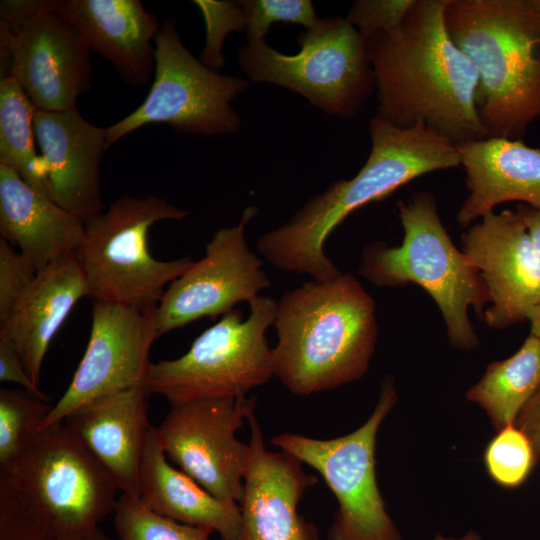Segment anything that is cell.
<instances>
[{"instance_id": "603a6c76", "label": "cell", "mask_w": 540, "mask_h": 540, "mask_svg": "<svg viewBox=\"0 0 540 540\" xmlns=\"http://www.w3.org/2000/svg\"><path fill=\"white\" fill-rule=\"evenodd\" d=\"M84 222L26 184L0 164V234L37 272L72 254Z\"/></svg>"}, {"instance_id": "f546056e", "label": "cell", "mask_w": 540, "mask_h": 540, "mask_svg": "<svg viewBox=\"0 0 540 540\" xmlns=\"http://www.w3.org/2000/svg\"><path fill=\"white\" fill-rule=\"evenodd\" d=\"M206 26L200 61L219 72L224 66L223 43L233 31H245L246 18L242 1L196 0Z\"/></svg>"}, {"instance_id": "4dcf8cb0", "label": "cell", "mask_w": 540, "mask_h": 540, "mask_svg": "<svg viewBox=\"0 0 540 540\" xmlns=\"http://www.w3.org/2000/svg\"><path fill=\"white\" fill-rule=\"evenodd\" d=\"M247 43L263 41L276 22L299 24L306 29L319 20L310 0H245Z\"/></svg>"}, {"instance_id": "e0dca14e", "label": "cell", "mask_w": 540, "mask_h": 540, "mask_svg": "<svg viewBox=\"0 0 540 540\" xmlns=\"http://www.w3.org/2000/svg\"><path fill=\"white\" fill-rule=\"evenodd\" d=\"M34 133L46 196L84 223L102 212L100 162L107 128L90 123L74 107L36 110Z\"/></svg>"}, {"instance_id": "277c9868", "label": "cell", "mask_w": 540, "mask_h": 540, "mask_svg": "<svg viewBox=\"0 0 540 540\" xmlns=\"http://www.w3.org/2000/svg\"><path fill=\"white\" fill-rule=\"evenodd\" d=\"M445 25L478 73L487 137L521 140L540 118V12L529 0H450Z\"/></svg>"}, {"instance_id": "7402d4cb", "label": "cell", "mask_w": 540, "mask_h": 540, "mask_svg": "<svg viewBox=\"0 0 540 540\" xmlns=\"http://www.w3.org/2000/svg\"><path fill=\"white\" fill-rule=\"evenodd\" d=\"M85 296L87 283L72 253L37 272L25 294L0 322V336L14 345L35 385L52 339Z\"/></svg>"}, {"instance_id": "ba28073f", "label": "cell", "mask_w": 540, "mask_h": 540, "mask_svg": "<svg viewBox=\"0 0 540 540\" xmlns=\"http://www.w3.org/2000/svg\"><path fill=\"white\" fill-rule=\"evenodd\" d=\"M298 53L283 54L265 40L247 43L237 61L254 82L291 90L330 116L352 118L375 90L366 41L346 17L319 18L299 34Z\"/></svg>"}, {"instance_id": "4316f807", "label": "cell", "mask_w": 540, "mask_h": 540, "mask_svg": "<svg viewBox=\"0 0 540 540\" xmlns=\"http://www.w3.org/2000/svg\"><path fill=\"white\" fill-rule=\"evenodd\" d=\"M113 514L119 540H209L213 532L159 515L127 494L118 497Z\"/></svg>"}, {"instance_id": "ffe728a7", "label": "cell", "mask_w": 540, "mask_h": 540, "mask_svg": "<svg viewBox=\"0 0 540 540\" xmlns=\"http://www.w3.org/2000/svg\"><path fill=\"white\" fill-rule=\"evenodd\" d=\"M53 9L78 31L91 53L110 62L127 83L149 80L162 23L140 1L53 0Z\"/></svg>"}, {"instance_id": "d6986e66", "label": "cell", "mask_w": 540, "mask_h": 540, "mask_svg": "<svg viewBox=\"0 0 540 540\" xmlns=\"http://www.w3.org/2000/svg\"><path fill=\"white\" fill-rule=\"evenodd\" d=\"M149 392L131 388L87 403L64 420L67 428L122 494L139 497V475L151 425Z\"/></svg>"}, {"instance_id": "d590c367", "label": "cell", "mask_w": 540, "mask_h": 540, "mask_svg": "<svg viewBox=\"0 0 540 540\" xmlns=\"http://www.w3.org/2000/svg\"><path fill=\"white\" fill-rule=\"evenodd\" d=\"M515 425L530 440L535 461L540 460V388L518 415Z\"/></svg>"}, {"instance_id": "836d02e7", "label": "cell", "mask_w": 540, "mask_h": 540, "mask_svg": "<svg viewBox=\"0 0 540 540\" xmlns=\"http://www.w3.org/2000/svg\"><path fill=\"white\" fill-rule=\"evenodd\" d=\"M0 540H54L14 492L2 482H0Z\"/></svg>"}, {"instance_id": "5bb4252c", "label": "cell", "mask_w": 540, "mask_h": 540, "mask_svg": "<svg viewBox=\"0 0 540 540\" xmlns=\"http://www.w3.org/2000/svg\"><path fill=\"white\" fill-rule=\"evenodd\" d=\"M156 309L93 301L86 351L41 428L63 422L70 413L96 399L145 387L150 348L158 338Z\"/></svg>"}, {"instance_id": "cb8c5ba5", "label": "cell", "mask_w": 540, "mask_h": 540, "mask_svg": "<svg viewBox=\"0 0 540 540\" xmlns=\"http://www.w3.org/2000/svg\"><path fill=\"white\" fill-rule=\"evenodd\" d=\"M139 498L153 512L183 524L209 528L222 540L240 538L239 504L215 497L185 472L172 467L153 426L141 461Z\"/></svg>"}, {"instance_id": "4fadbf2b", "label": "cell", "mask_w": 540, "mask_h": 540, "mask_svg": "<svg viewBox=\"0 0 540 540\" xmlns=\"http://www.w3.org/2000/svg\"><path fill=\"white\" fill-rule=\"evenodd\" d=\"M257 212L248 206L238 225L217 230L204 256L168 285L156 309L158 338L200 318L224 315L271 287L264 263L250 250L245 235Z\"/></svg>"}, {"instance_id": "6da1fadb", "label": "cell", "mask_w": 540, "mask_h": 540, "mask_svg": "<svg viewBox=\"0 0 540 540\" xmlns=\"http://www.w3.org/2000/svg\"><path fill=\"white\" fill-rule=\"evenodd\" d=\"M450 0H416L402 25L366 40L376 115L423 125L455 144L487 138L476 110L478 73L445 25Z\"/></svg>"}, {"instance_id": "30bf717a", "label": "cell", "mask_w": 540, "mask_h": 540, "mask_svg": "<svg viewBox=\"0 0 540 540\" xmlns=\"http://www.w3.org/2000/svg\"><path fill=\"white\" fill-rule=\"evenodd\" d=\"M154 80L144 101L107 127L106 149L135 130L164 124L176 132L216 136L234 134L241 117L232 101L249 81L207 67L185 47L174 18L166 19L155 39Z\"/></svg>"}, {"instance_id": "d4e9b609", "label": "cell", "mask_w": 540, "mask_h": 540, "mask_svg": "<svg viewBox=\"0 0 540 540\" xmlns=\"http://www.w3.org/2000/svg\"><path fill=\"white\" fill-rule=\"evenodd\" d=\"M540 388V340L529 334L509 358L491 363L467 392L499 431L516 419Z\"/></svg>"}, {"instance_id": "9a60e30c", "label": "cell", "mask_w": 540, "mask_h": 540, "mask_svg": "<svg viewBox=\"0 0 540 540\" xmlns=\"http://www.w3.org/2000/svg\"><path fill=\"white\" fill-rule=\"evenodd\" d=\"M0 33L10 46V76L37 110L74 108L91 89V51L53 1L40 0L34 13L15 23L0 21Z\"/></svg>"}, {"instance_id": "f1b7e54d", "label": "cell", "mask_w": 540, "mask_h": 540, "mask_svg": "<svg viewBox=\"0 0 540 540\" xmlns=\"http://www.w3.org/2000/svg\"><path fill=\"white\" fill-rule=\"evenodd\" d=\"M484 460L492 479L506 488L521 485L536 463L530 440L515 424L498 431L486 448Z\"/></svg>"}, {"instance_id": "e575fe53", "label": "cell", "mask_w": 540, "mask_h": 540, "mask_svg": "<svg viewBox=\"0 0 540 540\" xmlns=\"http://www.w3.org/2000/svg\"><path fill=\"white\" fill-rule=\"evenodd\" d=\"M0 380L17 383L36 397L49 401L48 396L29 377L14 345L3 336H0Z\"/></svg>"}, {"instance_id": "3957f363", "label": "cell", "mask_w": 540, "mask_h": 540, "mask_svg": "<svg viewBox=\"0 0 540 540\" xmlns=\"http://www.w3.org/2000/svg\"><path fill=\"white\" fill-rule=\"evenodd\" d=\"M274 376L294 395L360 379L374 354L376 304L351 273L285 292L276 301Z\"/></svg>"}, {"instance_id": "52a82bcc", "label": "cell", "mask_w": 540, "mask_h": 540, "mask_svg": "<svg viewBox=\"0 0 540 540\" xmlns=\"http://www.w3.org/2000/svg\"><path fill=\"white\" fill-rule=\"evenodd\" d=\"M7 485L54 539L78 536L114 512L119 491L64 422L39 429L0 468Z\"/></svg>"}, {"instance_id": "5b68a950", "label": "cell", "mask_w": 540, "mask_h": 540, "mask_svg": "<svg viewBox=\"0 0 540 540\" xmlns=\"http://www.w3.org/2000/svg\"><path fill=\"white\" fill-rule=\"evenodd\" d=\"M397 209L402 243L367 244L358 273L378 287L420 286L440 310L450 344L461 350L475 349L479 338L468 311L472 308L483 318L490 302L481 274L453 244L431 192L413 193L398 201Z\"/></svg>"}, {"instance_id": "8fae6325", "label": "cell", "mask_w": 540, "mask_h": 540, "mask_svg": "<svg viewBox=\"0 0 540 540\" xmlns=\"http://www.w3.org/2000/svg\"><path fill=\"white\" fill-rule=\"evenodd\" d=\"M396 401L393 379L387 375L373 413L352 433L325 440L282 433L271 439L273 445L315 469L335 495L338 510L329 540H403L386 510L375 470L378 429Z\"/></svg>"}, {"instance_id": "484cf974", "label": "cell", "mask_w": 540, "mask_h": 540, "mask_svg": "<svg viewBox=\"0 0 540 540\" xmlns=\"http://www.w3.org/2000/svg\"><path fill=\"white\" fill-rule=\"evenodd\" d=\"M36 110L13 77L0 80V164L13 169L32 189L46 196L35 147Z\"/></svg>"}, {"instance_id": "8992f818", "label": "cell", "mask_w": 540, "mask_h": 540, "mask_svg": "<svg viewBox=\"0 0 540 540\" xmlns=\"http://www.w3.org/2000/svg\"><path fill=\"white\" fill-rule=\"evenodd\" d=\"M188 212L156 195L122 196L84 223L73 255L93 301L154 309L165 287L193 263L190 256L155 259L149 231L160 221H180Z\"/></svg>"}, {"instance_id": "83f0119b", "label": "cell", "mask_w": 540, "mask_h": 540, "mask_svg": "<svg viewBox=\"0 0 540 540\" xmlns=\"http://www.w3.org/2000/svg\"><path fill=\"white\" fill-rule=\"evenodd\" d=\"M48 402L28 391L0 390V468L41 428L53 407Z\"/></svg>"}, {"instance_id": "60d3db41", "label": "cell", "mask_w": 540, "mask_h": 540, "mask_svg": "<svg viewBox=\"0 0 540 540\" xmlns=\"http://www.w3.org/2000/svg\"><path fill=\"white\" fill-rule=\"evenodd\" d=\"M531 5L540 12V0H529Z\"/></svg>"}, {"instance_id": "f35d334b", "label": "cell", "mask_w": 540, "mask_h": 540, "mask_svg": "<svg viewBox=\"0 0 540 540\" xmlns=\"http://www.w3.org/2000/svg\"><path fill=\"white\" fill-rule=\"evenodd\" d=\"M528 322L530 323V334L540 340V303L531 312Z\"/></svg>"}, {"instance_id": "7a4b0ae2", "label": "cell", "mask_w": 540, "mask_h": 540, "mask_svg": "<svg viewBox=\"0 0 540 540\" xmlns=\"http://www.w3.org/2000/svg\"><path fill=\"white\" fill-rule=\"evenodd\" d=\"M368 131L371 150L353 178L333 182L283 225L259 237L257 251L272 266L317 281L338 277L342 272L324 245L347 216L422 175L461 166L457 144L426 126L399 128L375 115Z\"/></svg>"}, {"instance_id": "d6a6232c", "label": "cell", "mask_w": 540, "mask_h": 540, "mask_svg": "<svg viewBox=\"0 0 540 540\" xmlns=\"http://www.w3.org/2000/svg\"><path fill=\"white\" fill-rule=\"evenodd\" d=\"M36 275L30 261L0 238V322L7 318Z\"/></svg>"}, {"instance_id": "74e56055", "label": "cell", "mask_w": 540, "mask_h": 540, "mask_svg": "<svg viewBox=\"0 0 540 540\" xmlns=\"http://www.w3.org/2000/svg\"><path fill=\"white\" fill-rule=\"evenodd\" d=\"M54 540H114L107 536L99 526L94 527L78 536L67 539H54Z\"/></svg>"}, {"instance_id": "ac0fdd59", "label": "cell", "mask_w": 540, "mask_h": 540, "mask_svg": "<svg viewBox=\"0 0 540 540\" xmlns=\"http://www.w3.org/2000/svg\"><path fill=\"white\" fill-rule=\"evenodd\" d=\"M247 420L250 460L239 504V540H316L298 515L297 506L317 478L304 472L302 462L291 454L268 451L254 413Z\"/></svg>"}, {"instance_id": "7c38bea8", "label": "cell", "mask_w": 540, "mask_h": 540, "mask_svg": "<svg viewBox=\"0 0 540 540\" xmlns=\"http://www.w3.org/2000/svg\"><path fill=\"white\" fill-rule=\"evenodd\" d=\"M256 397H211L176 405L156 427L165 454L215 497L240 504L250 446L236 438Z\"/></svg>"}, {"instance_id": "9c48e42d", "label": "cell", "mask_w": 540, "mask_h": 540, "mask_svg": "<svg viewBox=\"0 0 540 540\" xmlns=\"http://www.w3.org/2000/svg\"><path fill=\"white\" fill-rule=\"evenodd\" d=\"M250 313L233 309L203 331L189 350L173 360L151 363L145 387L170 405L211 397H237L274 376L272 348L266 338L274 325L276 301L257 296Z\"/></svg>"}, {"instance_id": "2e32d148", "label": "cell", "mask_w": 540, "mask_h": 540, "mask_svg": "<svg viewBox=\"0 0 540 540\" xmlns=\"http://www.w3.org/2000/svg\"><path fill=\"white\" fill-rule=\"evenodd\" d=\"M461 241L487 287L485 323L503 329L528 321L540 303V254L519 212L493 211L469 226Z\"/></svg>"}, {"instance_id": "ab89813d", "label": "cell", "mask_w": 540, "mask_h": 540, "mask_svg": "<svg viewBox=\"0 0 540 540\" xmlns=\"http://www.w3.org/2000/svg\"><path fill=\"white\" fill-rule=\"evenodd\" d=\"M433 540H482L480 535L473 531V530H470L468 531L465 535L461 536V537H458V538H455V537H446L440 533L436 534L434 539Z\"/></svg>"}, {"instance_id": "44dd1931", "label": "cell", "mask_w": 540, "mask_h": 540, "mask_svg": "<svg viewBox=\"0 0 540 540\" xmlns=\"http://www.w3.org/2000/svg\"><path fill=\"white\" fill-rule=\"evenodd\" d=\"M468 196L456 221L468 228L498 205L519 201L540 211V148L487 137L457 145Z\"/></svg>"}, {"instance_id": "8d00e7d4", "label": "cell", "mask_w": 540, "mask_h": 540, "mask_svg": "<svg viewBox=\"0 0 540 540\" xmlns=\"http://www.w3.org/2000/svg\"><path fill=\"white\" fill-rule=\"evenodd\" d=\"M521 215L527 231L540 254V211L525 204H520L516 209Z\"/></svg>"}, {"instance_id": "1f68e13d", "label": "cell", "mask_w": 540, "mask_h": 540, "mask_svg": "<svg viewBox=\"0 0 540 540\" xmlns=\"http://www.w3.org/2000/svg\"><path fill=\"white\" fill-rule=\"evenodd\" d=\"M416 0H357L346 18L365 41L378 32H392L404 22Z\"/></svg>"}]
</instances>
